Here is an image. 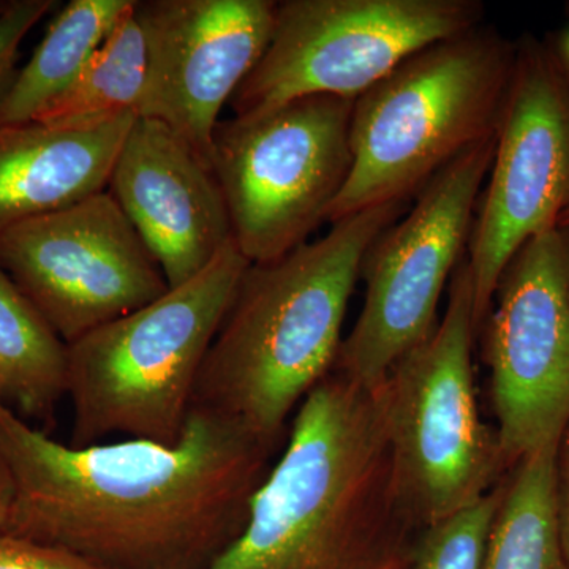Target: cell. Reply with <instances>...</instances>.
Here are the masks:
<instances>
[{
  "instance_id": "obj_1",
  "label": "cell",
  "mask_w": 569,
  "mask_h": 569,
  "mask_svg": "<svg viewBox=\"0 0 569 569\" xmlns=\"http://www.w3.org/2000/svg\"><path fill=\"white\" fill-rule=\"evenodd\" d=\"M272 447L192 407L178 443L56 441L0 400L13 479L6 533L111 569H206L244 529Z\"/></svg>"
},
{
  "instance_id": "obj_2",
  "label": "cell",
  "mask_w": 569,
  "mask_h": 569,
  "mask_svg": "<svg viewBox=\"0 0 569 569\" xmlns=\"http://www.w3.org/2000/svg\"><path fill=\"white\" fill-rule=\"evenodd\" d=\"M413 526L377 389L331 370L296 410L244 529L206 569H396L387 549Z\"/></svg>"
},
{
  "instance_id": "obj_3",
  "label": "cell",
  "mask_w": 569,
  "mask_h": 569,
  "mask_svg": "<svg viewBox=\"0 0 569 569\" xmlns=\"http://www.w3.org/2000/svg\"><path fill=\"white\" fill-rule=\"evenodd\" d=\"M402 208L353 213L317 241L250 264L206 356L192 407L276 448L290 415L335 369L366 254Z\"/></svg>"
},
{
  "instance_id": "obj_4",
  "label": "cell",
  "mask_w": 569,
  "mask_h": 569,
  "mask_svg": "<svg viewBox=\"0 0 569 569\" xmlns=\"http://www.w3.org/2000/svg\"><path fill=\"white\" fill-rule=\"evenodd\" d=\"M516 54L478 28L415 52L355 100L353 164L328 222L406 203L456 157L497 137Z\"/></svg>"
},
{
  "instance_id": "obj_5",
  "label": "cell",
  "mask_w": 569,
  "mask_h": 569,
  "mask_svg": "<svg viewBox=\"0 0 569 569\" xmlns=\"http://www.w3.org/2000/svg\"><path fill=\"white\" fill-rule=\"evenodd\" d=\"M249 266L233 239L189 282L67 346L71 447L108 437L178 443L201 367Z\"/></svg>"
},
{
  "instance_id": "obj_6",
  "label": "cell",
  "mask_w": 569,
  "mask_h": 569,
  "mask_svg": "<svg viewBox=\"0 0 569 569\" xmlns=\"http://www.w3.org/2000/svg\"><path fill=\"white\" fill-rule=\"evenodd\" d=\"M473 279L462 258L443 320L378 387L397 492L415 526L429 527L488 496L509 468L475 389Z\"/></svg>"
},
{
  "instance_id": "obj_7",
  "label": "cell",
  "mask_w": 569,
  "mask_h": 569,
  "mask_svg": "<svg viewBox=\"0 0 569 569\" xmlns=\"http://www.w3.org/2000/svg\"><path fill=\"white\" fill-rule=\"evenodd\" d=\"M353 108L346 97L310 96L217 123L212 170L250 264L290 253L328 222L353 164Z\"/></svg>"
},
{
  "instance_id": "obj_8",
  "label": "cell",
  "mask_w": 569,
  "mask_h": 569,
  "mask_svg": "<svg viewBox=\"0 0 569 569\" xmlns=\"http://www.w3.org/2000/svg\"><path fill=\"white\" fill-rule=\"evenodd\" d=\"M473 0H284L271 40L231 99L253 118L310 96L358 99L437 41L481 26Z\"/></svg>"
},
{
  "instance_id": "obj_9",
  "label": "cell",
  "mask_w": 569,
  "mask_h": 569,
  "mask_svg": "<svg viewBox=\"0 0 569 569\" xmlns=\"http://www.w3.org/2000/svg\"><path fill=\"white\" fill-rule=\"evenodd\" d=\"M496 141L479 142L441 168L410 212L370 247L361 269V313L332 372L376 391L403 356L433 335L441 293L470 241Z\"/></svg>"
},
{
  "instance_id": "obj_10",
  "label": "cell",
  "mask_w": 569,
  "mask_h": 569,
  "mask_svg": "<svg viewBox=\"0 0 569 569\" xmlns=\"http://www.w3.org/2000/svg\"><path fill=\"white\" fill-rule=\"evenodd\" d=\"M0 264L66 346L170 288L108 190L0 234Z\"/></svg>"
},
{
  "instance_id": "obj_11",
  "label": "cell",
  "mask_w": 569,
  "mask_h": 569,
  "mask_svg": "<svg viewBox=\"0 0 569 569\" xmlns=\"http://www.w3.org/2000/svg\"><path fill=\"white\" fill-rule=\"evenodd\" d=\"M486 326L490 402L509 468L569 426V239L556 228L505 269Z\"/></svg>"
},
{
  "instance_id": "obj_12",
  "label": "cell",
  "mask_w": 569,
  "mask_h": 569,
  "mask_svg": "<svg viewBox=\"0 0 569 569\" xmlns=\"http://www.w3.org/2000/svg\"><path fill=\"white\" fill-rule=\"evenodd\" d=\"M489 173L468 241L477 332L512 258L569 208V89L542 52L516 58Z\"/></svg>"
},
{
  "instance_id": "obj_13",
  "label": "cell",
  "mask_w": 569,
  "mask_h": 569,
  "mask_svg": "<svg viewBox=\"0 0 569 569\" xmlns=\"http://www.w3.org/2000/svg\"><path fill=\"white\" fill-rule=\"evenodd\" d=\"M276 7L272 0H137L148 61L138 118L163 122L212 167L220 111L264 54Z\"/></svg>"
},
{
  "instance_id": "obj_14",
  "label": "cell",
  "mask_w": 569,
  "mask_h": 569,
  "mask_svg": "<svg viewBox=\"0 0 569 569\" xmlns=\"http://www.w3.org/2000/svg\"><path fill=\"white\" fill-rule=\"evenodd\" d=\"M108 192L170 288L200 274L233 241L230 212L211 164L156 119H134Z\"/></svg>"
},
{
  "instance_id": "obj_15",
  "label": "cell",
  "mask_w": 569,
  "mask_h": 569,
  "mask_svg": "<svg viewBox=\"0 0 569 569\" xmlns=\"http://www.w3.org/2000/svg\"><path fill=\"white\" fill-rule=\"evenodd\" d=\"M137 118L89 130L39 122L0 129V234L104 192Z\"/></svg>"
},
{
  "instance_id": "obj_16",
  "label": "cell",
  "mask_w": 569,
  "mask_h": 569,
  "mask_svg": "<svg viewBox=\"0 0 569 569\" xmlns=\"http://www.w3.org/2000/svg\"><path fill=\"white\" fill-rule=\"evenodd\" d=\"M134 0H71L51 21L32 58L20 67L0 108V129L22 126L54 103L80 77Z\"/></svg>"
},
{
  "instance_id": "obj_17",
  "label": "cell",
  "mask_w": 569,
  "mask_h": 569,
  "mask_svg": "<svg viewBox=\"0 0 569 569\" xmlns=\"http://www.w3.org/2000/svg\"><path fill=\"white\" fill-rule=\"evenodd\" d=\"M67 346L0 264V400L50 418L66 397Z\"/></svg>"
},
{
  "instance_id": "obj_18",
  "label": "cell",
  "mask_w": 569,
  "mask_h": 569,
  "mask_svg": "<svg viewBox=\"0 0 569 569\" xmlns=\"http://www.w3.org/2000/svg\"><path fill=\"white\" fill-rule=\"evenodd\" d=\"M557 448L511 468L481 569H569L557 522Z\"/></svg>"
},
{
  "instance_id": "obj_19",
  "label": "cell",
  "mask_w": 569,
  "mask_h": 569,
  "mask_svg": "<svg viewBox=\"0 0 569 569\" xmlns=\"http://www.w3.org/2000/svg\"><path fill=\"white\" fill-rule=\"evenodd\" d=\"M133 9L134 3L93 52L80 77L33 122L58 130H89L127 114L138 116L148 61Z\"/></svg>"
},
{
  "instance_id": "obj_20",
  "label": "cell",
  "mask_w": 569,
  "mask_h": 569,
  "mask_svg": "<svg viewBox=\"0 0 569 569\" xmlns=\"http://www.w3.org/2000/svg\"><path fill=\"white\" fill-rule=\"evenodd\" d=\"M505 479L481 500L426 527L413 569H481Z\"/></svg>"
},
{
  "instance_id": "obj_21",
  "label": "cell",
  "mask_w": 569,
  "mask_h": 569,
  "mask_svg": "<svg viewBox=\"0 0 569 569\" xmlns=\"http://www.w3.org/2000/svg\"><path fill=\"white\" fill-rule=\"evenodd\" d=\"M54 6V0H10L0 11V108L20 71L22 41Z\"/></svg>"
},
{
  "instance_id": "obj_22",
  "label": "cell",
  "mask_w": 569,
  "mask_h": 569,
  "mask_svg": "<svg viewBox=\"0 0 569 569\" xmlns=\"http://www.w3.org/2000/svg\"><path fill=\"white\" fill-rule=\"evenodd\" d=\"M0 569H111L58 546L0 535Z\"/></svg>"
},
{
  "instance_id": "obj_23",
  "label": "cell",
  "mask_w": 569,
  "mask_h": 569,
  "mask_svg": "<svg viewBox=\"0 0 569 569\" xmlns=\"http://www.w3.org/2000/svg\"><path fill=\"white\" fill-rule=\"evenodd\" d=\"M556 508L561 548L569 563V426L557 448Z\"/></svg>"
},
{
  "instance_id": "obj_24",
  "label": "cell",
  "mask_w": 569,
  "mask_h": 569,
  "mask_svg": "<svg viewBox=\"0 0 569 569\" xmlns=\"http://www.w3.org/2000/svg\"><path fill=\"white\" fill-rule=\"evenodd\" d=\"M13 500V479H11L6 460L0 455V535L6 533L7 529H9Z\"/></svg>"
},
{
  "instance_id": "obj_25",
  "label": "cell",
  "mask_w": 569,
  "mask_h": 569,
  "mask_svg": "<svg viewBox=\"0 0 569 569\" xmlns=\"http://www.w3.org/2000/svg\"><path fill=\"white\" fill-rule=\"evenodd\" d=\"M559 228H569V208L560 217Z\"/></svg>"
},
{
  "instance_id": "obj_26",
  "label": "cell",
  "mask_w": 569,
  "mask_h": 569,
  "mask_svg": "<svg viewBox=\"0 0 569 569\" xmlns=\"http://www.w3.org/2000/svg\"><path fill=\"white\" fill-rule=\"evenodd\" d=\"M565 54H567V59L569 62V33H568L567 40H565Z\"/></svg>"
},
{
  "instance_id": "obj_27",
  "label": "cell",
  "mask_w": 569,
  "mask_h": 569,
  "mask_svg": "<svg viewBox=\"0 0 569 569\" xmlns=\"http://www.w3.org/2000/svg\"><path fill=\"white\" fill-rule=\"evenodd\" d=\"M6 6H7V2H0V11H2L3 7H6Z\"/></svg>"
},
{
  "instance_id": "obj_28",
  "label": "cell",
  "mask_w": 569,
  "mask_h": 569,
  "mask_svg": "<svg viewBox=\"0 0 569 569\" xmlns=\"http://www.w3.org/2000/svg\"><path fill=\"white\" fill-rule=\"evenodd\" d=\"M567 234H568V239H569V233H568V231H567Z\"/></svg>"
},
{
  "instance_id": "obj_29",
  "label": "cell",
  "mask_w": 569,
  "mask_h": 569,
  "mask_svg": "<svg viewBox=\"0 0 569 569\" xmlns=\"http://www.w3.org/2000/svg\"><path fill=\"white\" fill-rule=\"evenodd\" d=\"M396 569H399V568H396Z\"/></svg>"
}]
</instances>
